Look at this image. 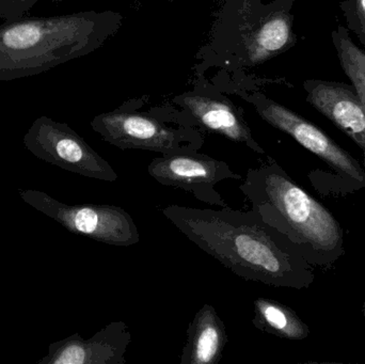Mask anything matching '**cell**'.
<instances>
[{"instance_id":"obj_5","label":"cell","mask_w":365,"mask_h":364,"mask_svg":"<svg viewBox=\"0 0 365 364\" xmlns=\"http://www.w3.org/2000/svg\"><path fill=\"white\" fill-rule=\"evenodd\" d=\"M295 0H274L267 6L242 0L234 19V44L227 51L242 66H257L297 44L291 10Z\"/></svg>"},{"instance_id":"obj_18","label":"cell","mask_w":365,"mask_h":364,"mask_svg":"<svg viewBox=\"0 0 365 364\" xmlns=\"http://www.w3.org/2000/svg\"><path fill=\"white\" fill-rule=\"evenodd\" d=\"M361 312H362V316H364V318L365 320V303H364V305H362Z\"/></svg>"},{"instance_id":"obj_19","label":"cell","mask_w":365,"mask_h":364,"mask_svg":"<svg viewBox=\"0 0 365 364\" xmlns=\"http://www.w3.org/2000/svg\"><path fill=\"white\" fill-rule=\"evenodd\" d=\"M66 1V0H53V4H59V2Z\"/></svg>"},{"instance_id":"obj_6","label":"cell","mask_w":365,"mask_h":364,"mask_svg":"<svg viewBox=\"0 0 365 364\" xmlns=\"http://www.w3.org/2000/svg\"><path fill=\"white\" fill-rule=\"evenodd\" d=\"M21 197L28 204L76 234L119 247H130L140 241L134 219L121 207L109 204L68 205L44 192L32 190L21 192Z\"/></svg>"},{"instance_id":"obj_4","label":"cell","mask_w":365,"mask_h":364,"mask_svg":"<svg viewBox=\"0 0 365 364\" xmlns=\"http://www.w3.org/2000/svg\"><path fill=\"white\" fill-rule=\"evenodd\" d=\"M91 128L109 145L121 150H143L162 155L199 151L204 135L184 125L175 109L155 107L149 113L134 110L132 103L94 117Z\"/></svg>"},{"instance_id":"obj_2","label":"cell","mask_w":365,"mask_h":364,"mask_svg":"<svg viewBox=\"0 0 365 364\" xmlns=\"http://www.w3.org/2000/svg\"><path fill=\"white\" fill-rule=\"evenodd\" d=\"M121 13L23 16L0 25V81L36 76L98 51L121 29Z\"/></svg>"},{"instance_id":"obj_12","label":"cell","mask_w":365,"mask_h":364,"mask_svg":"<svg viewBox=\"0 0 365 364\" xmlns=\"http://www.w3.org/2000/svg\"><path fill=\"white\" fill-rule=\"evenodd\" d=\"M307 102L344 132L365 158V109L353 85L308 79L304 83Z\"/></svg>"},{"instance_id":"obj_10","label":"cell","mask_w":365,"mask_h":364,"mask_svg":"<svg viewBox=\"0 0 365 364\" xmlns=\"http://www.w3.org/2000/svg\"><path fill=\"white\" fill-rule=\"evenodd\" d=\"M173 103L181 107L179 115L187 126L220 135L246 145L259 155H265V150L253 137L242 109L227 96L197 87L193 91L175 96Z\"/></svg>"},{"instance_id":"obj_3","label":"cell","mask_w":365,"mask_h":364,"mask_svg":"<svg viewBox=\"0 0 365 364\" xmlns=\"http://www.w3.org/2000/svg\"><path fill=\"white\" fill-rule=\"evenodd\" d=\"M240 190L263 222L284 235L313 267L327 269L344 256L340 222L274 158L248 169Z\"/></svg>"},{"instance_id":"obj_8","label":"cell","mask_w":365,"mask_h":364,"mask_svg":"<svg viewBox=\"0 0 365 364\" xmlns=\"http://www.w3.org/2000/svg\"><path fill=\"white\" fill-rule=\"evenodd\" d=\"M24 145L36 157L64 170L100 181H117L115 169L83 137L51 118H38L24 137Z\"/></svg>"},{"instance_id":"obj_13","label":"cell","mask_w":365,"mask_h":364,"mask_svg":"<svg viewBox=\"0 0 365 364\" xmlns=\"http://www.w3.org/2000/svg\"><path fill=\"white\" fill-rule=\"evenodd\" d=\"M227 340L225 323L216 309L205 303L189 323L181 364H218Z\"/></svg>"},{"instance_id":"obj_17","label":"cell","mask_w":365,"mask_h":364,"mask_svg":"<svg viewBox=\"0 0 365 364\" xmlns=\"http://www.w3.org/2000/svg\"><path fill=\"white\" fill-rule=\"evenodd\" d=\"M38 0H0V19L13 21L25 16Z\"/></svg>"},{"instance_id":"obj_11","label":"cell","mask_w":365,"mask_h":364,"mask_svg":"<svg viewBox=\"0 0 365 364\" xmlns=\"http://www.w3.org/2000/svg\"><path fill=\"white\" fill-rule=\"evenodd\" d=\"M132 333L123 321L111 322L89 340L78 333L49 346V355L43 363L125 364Z\"/></svg>"},{"instance_id":"obj_9","label":"cell","mask_w":365,"mask_h":364,"mask_svg":"<svg viewBox=\"0 0 365 364\" xmlns=\"http://www.w3.org/2000/svg\"><path fill=\"white\" fill-rule=\"evenodd\" d=\"M148 172L162 185L186 190L201 202L222 209L229 204L217 192V184L225 180L242 181V175L232 170L227 162L197 151L154 158Z\"/></svg>"},{"instance_id":"obj_16","label":"cell","mask_w":365,"mask_h":364,"mask_svg":"<svg viewBox=\"0 0 365 364\" xmlns=\"http://www.w3.org/2000/svg\"><path fill=\"white\" fill-rule=\"evenodd\" d=\"M347 29L353 31L365 48V0H344L340 4Z\"/></svg>"},{"instance_id":"obj_1","label":"cell","mask_w":365,"mask_h":364,"mask_svg":"<svg viewBox=\"0 0 365 364\" xmlns=\"http://www.w3.org/2000/svg\"><path fill=\"white\" fill-rule=\"evenodd\" d=\"M160 211L189 241L242 279L295 290L314 284L312 265L252 209L171 204Z\"/></svg>"},{"instance_id":"obj_20","label":"cell","mask_w":365,"mask_h":364,"mask_svg":"<svg viewBox=\"0 0 365 364\" xmlns=\"http://www.w3.org/2000/svg\"><path fill=\"white\" fill-rule=\"evenodd\" d=\"M169 2H175V0H168Z\"/></svg>"},{"instance_id":"obj_15","label":"cell","mask_w":365,"mask_h":364,"mask_svg":"<svg viewBox=\"0 0 365 364\" xmlns=\"http://www.w3.org/2000/svg\"><path fill=\"white\" fill-rule=\"evenodd\" d=\"M331 36L341 66L353 83L365 109V51L353 42L344 26H339Z\"/></svg>"},{"instance_id":"obj_14","label":"cell","mask_w":365,"mask_h":364,"mask_svg":"<svg viewBox=\"0 0 365 364\" xmlns=\"http://www.w3.org/2000/svg\"><path fill=\"white\" fill-rule=\"evenodd\" d=\"M253 306L251 323L257 331L291 341H302L310 336L308 325L289 306L266 297L255 299Z\"/></svg>"},{"instance_id":"obj_7","label":"cell","mask_w":365,"mask_h":364,"mask_svg":"<svg viewBox=\"0 0 365 364\" xmlns=\"http://www.w3.org/2000/svg\"><path fill=\"white\" fill-rule=\"evenodd\" d=\"M240 98L252 105L264 121L321 158L336 177L346 181L349 186L355 189L365 187V170L361 165L321 128L264 94L242 92Z\"/></svg>"}]
</instances>
